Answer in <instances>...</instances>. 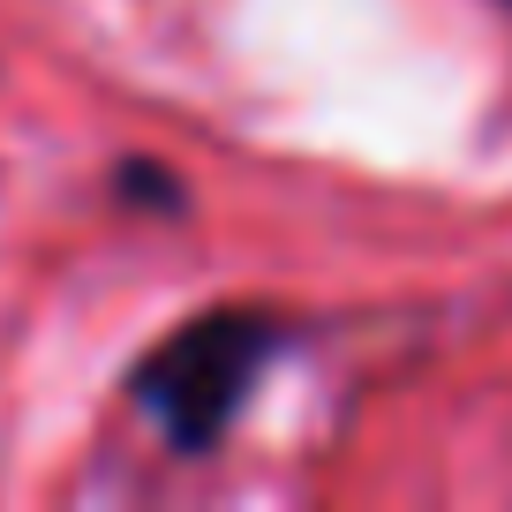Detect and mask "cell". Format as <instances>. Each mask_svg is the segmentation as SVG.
Wrapping results in <instances>:
<instances>
[{"instance_id": "cell-3", "label": "cell", "mask_w": 512, "mask_h": 512, "mask_svg": "<svg viewBox=\"0 0 512 512\" xmlns=\"http://www.w3.org/2000/svg\"><path fill=\"white\" fill-rule=\"evenodd\" d=\"M505 8H512V0H505Z\"/></svg>"}, {"instance_id": "cell-2", "label": "cell", "mask_w": 512, "mask_h": 512, "mask_svg": "<svg viewBox=\"0 0 512 512\" xmlns=\"http://www.w3.org/2000/svg\"><path fill=\"white\" fill-rule=\"evenodd\" d=\"M113 196H121L128 211H151V219H181V211H189V181H181L174 166L144 159V151L113 166Z\"/></svg>"}, {"instance_id": "cell-1", "label": "cell", "mask_w": 512, "mask_h": 512, "mask_svg": "<svg viewBox=\"0 0 512 512\" xmlns=\"http://www.w3.org/2000/svg\"><path fill=\"white\" fill-rule=\"evenodd\" d=\"M287 347V317L256 302H226L204 317L174 324L144 362L128 369V407L181 452V460H204L226 430L241 422L249 392L264 384V369Z\"/></svg>"}]
</instances>
